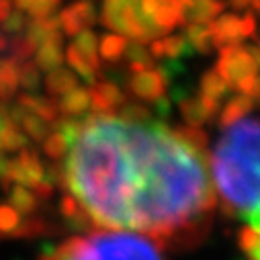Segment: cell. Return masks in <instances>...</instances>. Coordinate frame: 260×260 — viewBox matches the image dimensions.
<instances>
[{"mask_svg": "<svg viewBox=\"0 0 260 260\" xmlns=\"http://www.w3.org/2000/svg\"><path fill=\"white\" fill-rule=\"evenodd\" d=\"M43 178H45V168L39 160V154L29 146L23 148L15 160H7L3 166V172H0V180H3L5 188H9L11 182L33 186Z\"/></svg>", "mask_w": 260, "mask_h": 260, "instance_id": "cell-6", "label": "cell"}, {"mask_svg": "<svg viewBox=\"0 0 260 260\" xmlns=\"http://www.w3.org/2000/svg\"><path fill=\"white\" fill-rule=\"evenodd\" d=\"M17 105L35 113L45 123H53L59 117V109H57V103L53 99H43V96H35V94H21L17 99Z\"/></svg>", "mask_w": 260, "mask_h": 260, "instance_id": "cell-16", "label": "cell"}, {"mask_svg": "<svg viewBox=\"0 0 260 260\" xmlns=\"http://www.w3.org/2000/svg\"><path fill=\"white\" fill-rule=\"evenodd\" d=\"M5 162H7V160L3 158V154H0V172H3V166H5Z\"/></svg>", "mask_w": 260, "mask_h": 260, "instance_id": "cell-43", "label": "cell"}, {"mask_svg": "<svg viewBox=\"0 0 260 260\" xmlns=\"http://www.w3.org/2000/svg\"><path fill=\"white\" fill-rule=\"evenodd\" d=\"M21 215L11 205H0V234L11 236V232L19 225Z\"/></svg>", "mask_w": 260, "mask_h": 260, "instance_id": "cell-35", "label": "cell"}, {"mask_svg": "<svg viewBox=\"0 0 260 260\" xmlns=\"http://www.w3.org/2000/svg\"><path fill=\"white\" fill-rule=\"evenodd\" d=\"M252 5H254V11H256L258 17H260V0H252Z\"/></svg>", "mask_w": 260, "mask_h": 260, "instance_id": "cell-42", "label": "cell"}, {"mask_svg": "<svg viewBox=\"0 0 260 260\" xmlns=\"http://www.w3.org/2000/svg\"><path fill=\"white\" fill-rule=\"evenodd\" d=\"M254 101L250 96L244 94H234L221 109H219V127H230L242 119H246V115L254 109Z\"/></svg>", "mask_w": 260, "mask_h": 260, "instance_id": "cell-15", "label": "cell"}, {"mask_svg": "<svg viewBox=\"0 0 260 260\" xmlns=\"http://www.w3.org/2000/svg\"><path fill=\"white\" fill-rule=\"evenodd\" d=\"M90 109L92 115H111L125 103L123 90L113 80H94L90 84Z\"/></svg>", "mask_w": 260, "mask_h": 260, "instance_id": "cell-11", "label": "cell"}, {"mask_svg": "<svg viewBox=\"0 0 260 260\" xmlns=\"http://www.w3.org/2000/svg\"><path fill=\"white\" fill-rule=\"evenodd\" d=\"M9 190V205L19 213V215H33L39 207V199L33 194V190H29L23 184H17Z\"/></svg>", "mask_w": 260, "mask_h": 260, "instance_id": "cell-20", "label": "cell"}, {"mask_svg": "<svg viewBox=\"0 0 260 260\" xmlns=\"http://www.w3.org/2000/svg\"><path fill=\"white\" fill-rule=\"evenodd\" d=\"M9 45H11V37H9L5 31H0V53L9 51Z\"/></svg>", "mask_w": 260, "mask_h": 260, "instance_id": "cell-40", "label": "cell"}, {"mask_svg": "<svg viewBox=\"0 0 260 260\" xmlns=\"http://www.w3.org/2000/svg\"><path fill=\"white\" fill-rule=\"evenodd\" d=\"M68 148H70L68 140L63 138L59 132H55V129H53V132H49L47 138L43 140V152H45V156H49L53 162H59V160L66 158Z\"/></svg>", "mask_w": 260, "mask_h": 260, "instance_id": "cell-30", "label": "cell"}, {"mask_svg": "<svg viewBox=\"0 0 260 260\" xmlns=\"http://www.w3.org/2000/svg\"><path fill=\"white\" fill-rule=\"evenodd\" d=\"M150 53L154 59H176L180 61L182 57H188L192 55V49L190 45L186 43L184 35H166V37H160V39H154L152 41V47H150Z\"/></svg>", "mask_w": 260, "mask_h": 260, "instance_id": "cell-14", "label": "cell"}, {"mask_svg": "<svg viewBox=\"0 0 260 260\" xmlns=\"http://www.w3.org/2000/svg\"><path fill=\"white\" fill-rule=\"evenodd\" d=\"M252 5V0H230V7L236 11H246Z\"/></svg>", "mask_w": 260, "mask_h": 260, "instance_id": "cell-39", "label": "cell"}, {"mask_svg": "<svg viewBox=\"0 0 260 260\" xmlns=\"http://www.w3.org/2000/svg\"><path fill=\"white\" fill-rule=\"evenodd\" d=\"M125 47H127V39L123 37V35H113V33H109V35H105L103 39H101V57L105 59V61H109V63H115V61H119L121 57H123V53H125Z\"/></svg>", "mask_w": 260, "mask_h": 260, "instance_id": "cell-27", "label": "cell"}, {"mask_svg": "<svg viewBox=\"0 0 260 260\" xmlns=\"http://www.w3.org/2000/svg\"><path fill=\"white\" fill-rule=\"evenodd\" d=\"M57 228L53 223H49L47 219L43 217H37V215H27V219L19 221V225L11 232L13 238H39V236H45V234H55Z\"/></svg>", "mask_w": 260, "mask_h": 260, "instance_id": "cell-23", "label": "cell"}, {"mask_svg": "<svg viewBox=\"0 0 260 260\" xmlns=\"http://www.w3.org/2000/svg\"><path fill=\"white\" fill-rule=\"evenodd\" d=\"M178 5L182 23L188 25H209L223 11V3L219 0H178Z\"/></svg>", "mask_w": 260, "mask_h": 260, "instance_id": "cell-12", "label": "cell"}, {"mask_svg": "<svg viewBox=\"0 0 260 260\" xmlns=\"http://www.w3.org/2000/svg\"><path fill=\"white\" fill-rule=\"evenodd\" d=\"M37 260H166L162 244L144 234L92 230L72 236L57 246L45 244Z\"/></svg>", "mask_w": 260, "mask_h": 260, "instance_id": "cell-3", "label": "cell"}, {"mask_svg": "<svg viewBox=\"0 0 260 260\" xmlns=\"http://www.w3.org/2000/svg\"><path fill=\"white\" fill-rule=\"evenodd\" d=\"M211 43L213 47L221 49L225 45H238L242 39L256 35V17L252 13H246L244 17L238 15H221L219 19L209 23Z\"/></svg>", "mask_w": 260, "mask_h": 260, "instance_id": "cell-5", "label": "cell"}, {"mask_svg": "<svg viewBox=\"0 0 260 260\" xmlns=\"http://www.w3.org/2000/svg\"><path fill=\"white\" fill-rule=\"evenodd\" d=\"M74 37L76 39L72 41V47L90 63L96 72H101V61H99V55H96V51H99L96 49V33H92L90 29H84Z\"/></svg>", "mask_w": 260, "mask_h": 260, "instance_id": "cell-24", "label": "cell"}, {"mask_svg": "<svg viewBox=\"0 0 260 260\" xmlns=\"http://www.w3.org/2000/svg\"><path fill=\"white\" fill-rule=\"evenodd\" d=\"M59 27L66 35H78L80 31L88 29L96 21V9L90 0H78V3L63 9L59 15Z\"/></svg>", "mask_w": 260, "mask_h": 260, "instance_id": "cell-10", "label": "cell"}, {"mask_svg": "<svg viewBox=\"0 0 260 260\" xmlns=\"http://www.w3.org/2000/svg\"><path fill=\"white\" fill-rule=\"evenodd\" d=\"M76 86H78V78L70 70L61 68V66L55 68V70H51L47 74V78H45V88H47V92L51 96H61V94L70 92Z\"/></svg>", "mask_w": 260, "mask_h": 260, "instance_id": "cell-22", "label": "cell"}, {"mask_svg": "<svg viewBox=\"0 0 260 260\" xmlns=\"http://www.w3.org/2000/svg\"><path fill=\"white\" fill-rule=\"evenodd\" d=\"M221 101L205 96V94H192V96H180L178 99V113L184 121V125L203 127L209 123L215 115H219Z\"/></svg>", "mask_w": 260, "mask_h": 260, "instance_id": "cell-9", "label": "cell"}, {"mask_svg": "<svg viewBox=\"0 0 260 260\" xmlns=\"http://www.w3.org/2000/svg\"><path fill=\"white\" fill-rule=\"evenodd\" d=\"M168 82L170 80L160 68H150L144 72L129 74V78L125 80V86L129 94L140 99L142 103H156L166 94Z\"/></svg>", "mask_w": 260, "mask_h": 260, "instance_id": "cell-8", "label": "cell"}, {"mask_svg": "<svg viewBox=\"0 0 260 260\" xmlns=\"http://www.w3.org/2000/svg\"><path fill=\"white\" fill-rule=\"evenodd\" d=\"M13 11V5L11 0H0V21H5Z\"/></svg>", "mask_w": 260, "mask_h": 260, "instance_id": "cell-38", "label": "cell"}, {"mask_svg": "<svg viewBox=\"0 0 260 260\" xmlns=\"http://www.w3.org/2000/svg\"><path fill=\"white\" fill-rule=\"evenodd\" d=\"M184 39L190 45L192 51H199L203 55L211 53L215 47L211 43V33H209V25H188L184 31Z\"/></svg>", "mask_w": 260, "mask_h": 260, "instance_id": "cell-26", "label": "cell"}, {"mask_svg": "<svg viewBox=\"0 0 260 260\" xmlns=\"http://www.w3.org/2000/svg\"><path fill=\"white\" fill-rule=\"evenodd\" d=\"M25 27H27V17L23 11H15V13L11 11V15L3 21V31L7 35H19L25 31Z\"/></svg>", "mask_w": 260, "mask_h": 260, "instance_id": "cell-36", "label": "cell"}, {"mask_svg": "<svg viewBox=\"0 0 260 260\" xmlns=\"http://www.w3.org/2000/svg\"><path fill=\"white\" fill-rule=\"evenodd\" d=\"M199 92L205 94V96H211V99H217V101H223L230 92H232V86L217 74V70H207L203 76H201V82H199Z\"/></svg>", "mask_w": 260, "mask_h": 260, "instance_id": "cell-25", "label": "cell"}, {"mask_svg": "<svg viewBox=\"0 0 260 260\" xmlns=\"http://www.w3.org/2000/svg\"><path fill=\"white\" fill-rule=\"evenodd\" d=\"M115 115L117 117H121V119H125V121H152L154 117V113H152V109H148L144 103H123V105H119L117 107V111H115Z\"/></svg>", "mask_w": 260, "mask_h": 260, "instance_id": "cell-32", "label": "cell"}, {"mask_svg": "<svg viewBox=\"0 0 260 260\" xmlns=\"http://www.w3.org/2000/svg\"><path fill=\"white\" fill-rule=\"evenodd\" d=\"M238 244L248 260H260V232L252 230L250 225L242 228L238 232Z\"/></svg>", "mask_w": 260, "mask_h": 260, "instance_id": "cell-29", "label": "cell"}, {"mask_svg": "<svg viewBox=\"0 0 260 260\" xmlns=\"http://www.w3.org/2000/svg\"><path fill=\"white\" fill-rule=\"evenodd\" d=\"M123 55H127V70H129V74L150 70V68H154V63H156V59L152 57L150 49L144 47V43H140V41L127 43Z\"/></svg>", "mask_w": 260, "mask_h": 260, "instance_id": "cell-18", "label": "cell"}, {"mask_svg": "<svg viewBox=\"0 0 260 260\" xmlns=\"http://www.w3.org/2000/svg\"><path fill=\"white\" fill-rule=\"evenodd\" d=\"M174 132L188 144L192 146L194 150L199 152H205L207 154V148H209V136L203 127H192V125H178L174 127Z\"/></svg>", "mask_w": 260, "mask_h": 260, "instance_id": "cell-28", "label": "cell"}, {"mask_svg": "<svg viewBox=\"0 0 260 260\" xmlns=\"http://www.w3.org/2000/svg\"><path fill=\"white\" fill-rule=\"evenodd\" d=\"M211 174L223 213L260 232V119L228 127L211 154Z\"/></svg>", "mask_w": 260, "mask_h": 260, "instance_id": "cell-2", "label": "cell"}, {"mask_svg": "<svg viewBox=\"0 0 260 260\" xmlns=\"http://www.w3.org/2000/svg\"><path fill=\"white\" fill-rule=\"evenodd\" d=\"M53 184L47 180V178H43V180H39L37 184H33L31 186V190H33V194L39 199V201H47V199H51V194H53Z\"/></svg>", "mask_w": 260, "mask_h": 260, "instance_id": "cell-37", "label": "cell"}, {"mask_svg": "<svg viewBox=\"0 0 260 260\" xmlns=\"http://www.w3.org/2000/svg\"><path fill=\"white\" fill-rule=\"evenodd\" d=\"M215 70L232 86V90L240 80L258 74V68H256V63H254L248 47H242V45H225V47H221L217 63H215Z\"/></svg>", "mask_w": 260, "mask_h": 260, "instance_id": "cell-7", "label": "cell"}, {"mask_svg": "<svg viewBox=\"0 0 260 260\" xmlns=\"http://www.w3.org/2000/svg\"><path fill=\"white\" fill-rule=\"evenodd\" d=\"M9 117H11L13 123H17L21 127V132L27 138H31L35 142H43L47 138V134H49L47 123L43 119H39L35 113L23 109L21 105H15L13 109H9Z\"/></svg>", "mask_w": 260, "mask_h": 260, "instance_id": "cell-13", "label": "cell"}, {"mask_svg": "<svg viewBox=\"0 0 260 260\" xmlns=\"http://www.w3.org/2000/svg\"><path fill=\"white\" fill-rule=\"evenodd\" d=\"M39 70L35 63H31L29 59L27 61H19V84L25 88V90H37L39 88Z\"/></svg>", "mask_w": 260, "mask_h": 260, "instance_id": "cell-34", "label": "cell"}, {"mask_svg": "<svg viewBox=\"0 0 260 260\" xmlns=\"http://www.w3.org/2000/svg\"><path fill=\"white\" fill-rule=\"evenodd\" d=\"M248 51H250V55H252V59L256 63V68L260 70V47L258 45H252V47H248Z\"/></svg>", "mask_w": 260, "mask_h": 260, "instance_id": "cell-41", "label": "cell"}, {"mask_svg": "<svg viewBox=\"0 0 260 260\" xmlns=\"http://www.w3.org/2000/svg\"><path fill=\"white\" fill-rule=\"evenodd\" d=\"M19 86V61L13 57L0 59V99L9 101Z\"/></svg>", "mask_w": 260, "mask_h": 260, "instance_id": "cell-21", "label": "cell"}, {"mask_svg": "<svg viewBox=\"0 0 260 260\" xmlns=\"http://www.w3.org/2000/svg\"><path fill=\"white\" fill-rule=\"evenodd\" d=\"M61 59H63L61 41L41 43L37 47V51H35V66H37V70H43V72H51V70L59 68Z\"/></svg>", "mask_w": 260, "mask_h": 260, "instance_id": "cell-19", "label": "cell"}, {"mask_svg": "<svg viewBox=\"0 0 260 260\" xmlns=\"http://www.w3.org/2000/svg\"><path fill=\"white\" fill-rule=\"evenodd\" d=\"M90 107V94L86 88H72L70 92L61 94V99L57 101V109L61 115H68V117H78L82 115L86 109Z\"/></svg>", "mask_w": 260, "mask_h": 260, "instance_id": "cell-17", "label": "cell"}, {"mask_svg": "<svg viewBox=\"0 0 260 260\" xmlns=\"http://www.w3.org/2000/svg\"><path fill=\"white\" fill-rule=\"evenodd\" d=\"M66 188L94 225L129 230L162 246H199L217 194L205 152L160 121L92 115L63 164Z\"/></svg>", "mask_w": 260, "mask_h": 260, "instance_id": "cell-1", "label": "cell"}, {"mask_svg": "<svg viewBox=\"0 0 260 260\" xmlns=\"http://www.w3.org/2000/svg\"><path fill=\"white\" fill-rule=\"evenodd\" d=\"M101 23L134 41H154L182 25L178 0H105Z\"/></svg>", "mask_w": 260, "mask_h": 260, "instance_id": "cell-4", "label": "cell"}, {"mask_svg": "<svg viewBox=\"0 0 260 260\" xmlns=\"http://www.w3.org/2000/svg\"><path fill=\"white\" fill-rule=\"evenodd\" d=\"M256 41H258V43H256V45H258V47H260V33H256Z\"/></svg>", "mask_w": 260, "mask_h": 260, "instance_id": "cell-44", "label": "cell"}, {"mask_svg": "<svg viewBox=\"0 0 260 260\" xmlns=\"http://www.w3.org/2000/svg\"><path fill=\"white\" fill-rule=\"evenodd\" d=\"M61 3V0H15L19 11L29 13L33 19L37 17H47L53 13V9Z\"/></svg>", "mask_w": 260, "mask_h": 260, "instance_id": "cell-31", "label": "cell"}, {"mask_svg": "<svg viewBox=\"0 0 260 260\" xmlns=\"http://www.w3.org/2000/svg\"><path fill=\"white\" fill-rule=\"evenodd\" d=\"M66 57H68V61H70L72 70H74V72H76V74H78L82 80H86V82H90V84L96 80L99 72H96V70L90 66V63H88V61H86V59H84V57H82V55H80V53H78V51H76L72 45L68 47Z\"/></svg>", "mask_w": 260, "mask_h": 260, "instance_id": "cell-33", "label": "cell"}]
</instances>
